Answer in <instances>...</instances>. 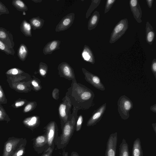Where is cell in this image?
Masks as SVG:
<instances>
[{"label": "cell", "mask_w": 156, "mask_h": 156, "mask_svg": "<svg viewBox=\"0 0 156 156\" xmlns=\"http://www.w3.org/2000/svg\"><path fill=\"white\" fill-rule=\"evenodd\" d=\"M74 120L67 121L62 128L61 135L55 141V144L58 149H63L68 144L75 129Z\"/></svg>", "instance_id": "cell-1"}, {"label": "cell", "mask_w": 156, "mask_h": 156, "mask_svg": "<svg viewBox=\"0 0 156 156\" xmlns=\"http://www.w3.org/2000/svg\"><path fill=\"white\" fill-rule=\"evenodd\" d=\"M129 27L128 19L121 20L116 25L110 37L109 43L113 44L119 39L125 33Z\"/></svg>", "instance_id": "cell-2"}, {"label": "cell", "mask_w": 156, "mask_h": 156, "mask_svg": "<svg viewBox=\"0 0 156 156\" xmlns=\"http://www.w3.org/2000/svg\"><path fill=\"white\" fill-rule=\"evenodd\" d=\"M118 112L122 119H127L129 116V112L133 108L132 101L126 96H122L118 101Z\"/></svg>", "instance_id": "cell-3"}, {"label": "cell", "mask_w": 156, "mask_h": 156, "mask_svg": "<svg viewBox=\"0 0 156 156\" xmlns=\"http://www.w3.org/2000/svg\"><path fill=\"white\" fill-rule=\"evenodd\" d=\"M24 140L14 136L9 137L5 143L2 156H11L13 153L20 146Z\"/></svg>", "instance_id": "cell-4"}, {"label": "cell", "mask_w": 156, "mask_h": 156, "mask_svg": "<svg viewBox=\"0 0 156 156\" xmlns=\"http://www.w3.org/2000/svg\"><path fill=\"white\" fill-rule=\"evenodd\" d=\"M21 75L15 76H7L8 82L10 87L16 91L20 92H27L28 91L26 83L21 82L24 79V76Z\"/></svg>", "instance_id": "cell-5"}, {"label": "cell", "mask_w": 156, "mask_h": 156, "mask_svg": "<svg viewBox=\"0 0 156 156\" xmlns=\"http://www.w3.org/2000/svg\"><path fill=\"white\" fill-rule=\"evenodd\" d=\"M44 129L47 140V149L55 145V141L58 137V129L56 123L53 121L49 122Z\"/></svg>", "instance_id": "cell-6"}, {"label": "cell", "mask_w": 156, "mask_h": 156, "mask_svg": "<svg viewBox=\"0 0 156 156\" xmlns=\"http://www.w3.org/2000/svg\"><path fill=\"white\" fill-rule=\"evenodd\" d=\"M117 142V133L111 134L107 142L105 156H116Z\"/></svg>", "instance_id": "cell-7"}, {"label": "cell", "mask_w": 156, "mask_h": 156, "mask_svg": "<svg viewBox=\"0 0 156 156\" xmlns=\"http://www.w3.org/2000/svg\"><path fill=\"white\" fill-rule=\"evenodd\" d=\"M75 14L71 12L64 16L57 25L55 32H60L69 28L73 24L75 19Z\"/></svg>", "instance_id": "cell-8"}, {"label": "cell", "mask_w": 156, "mask_h": 156, "mask_svg": "<svg viewBox=\"0 0 156 156\" xmlns=\"http://www.w3.org/2000/svg\"><path fill=\"white\" fill-rule=\"evenodd\" d=\"M33 141V147L38 154H42L46 149L47 140L45 134L34 138Z\"/></svg>", "instance_id": "cell-9"}, {"label": "cell", "mask_w": 156, "mask_h": 156, "mask_svg": "<svg viewBox=\"0 0 156 156\" xmlns=\"http://www.w3.org/2000/svg\"><path fill=\"white\" fill-rule=\"evenodd\" d=\"M86 80L97 89L101 90H104L105 87L101 83L100 79L95 75L87 71L84 68H82Z\"/></svg>", "instance_id": "cell-10"}, {"label": "cell", "mask_w": 156, "mask_h": 156, "mask_svg": "<svg viewBox=\"0 0 156 156\" xmlns=\"http://www.w3.org/2000/svg\"><path fill=\"white\" fill-rule=\"evenodd\" d=\"M106 104L105 103L97 109L88 120L87 126H92L96 125L101 119L106 109Z\"/></svg>", "instance_id": "cell-11"}, {"label": "cell", "mask_w": 156, "mask_h": 156, "mask_svg": "<svg viewBox=\"0 0 156 156\" xmlns=\"http://www.w3.org/2000/svg\"><path fill=\"white\" fill-rule=\"evenodd\" d=\"M12 34L6 29L0 27V40L8 47L14 49L15 43L13 41Z\"/></svg>", "instance_id": "cell-12"}, {"label": "cell", "mask_w": 156, "mask_h": 156, "mask_svg": "<svg viewBox=\"0 0 156 156\" xmlns=\"http://www.w3.org/2000/svg\"><path fill=\"white\" fill-rule=\"evenodd\" d=\"M129 3L134 18L138 23H141L142 12L138 0H131L129 1Z\"/></svg>", "instance_id": "cell-13"}, {"label": "cell", "mask_w": 156, "mask_h": 156, "mask_svg": "<svg viewBox=\"0 0 156 156\" xmlns=\"http://www.w3.org/2000/svg\"><path fill=\"white\" fill-rule=\"evenodd\" d=\"M59 73L64 77L69 79L74 78V73L73 69L67 63L63 62L59 64L58 68Z\"/></svg>", "instance_id": "cell-14"}, {"label": "cell", "mask_w": 156, "mask_h": 156, "mask_svg": "<svg viewBox=\"0 0 156 156\" xmlns=\"http://www.w3.org/2000/svg\"><path fill=\"white\" fill-rule=\"evenodd\" d=\"M61 41L54 40L48 42L43 49V53L44 55L51 54L54 51L60 49Z\"/></svg>", "instance_id": "cell-15"}, {"label": "cell", "mask_w": 156, "mask_h": 156, "mask_svg": "<svg viewBox=\"0 0 156 156\" xmlns=\"http://www.w3.org/2000/svg\"><path fill=\"white\" fill-rule=\"evenodd\" d=\"M81 57L85 61L94 64L95 62V58L90 48L87 45H85L81 53Z\"/></svg>", "instance_id": "cell-16"}, {"label": "cell", "mask_w": 156, "mask_h": 156, "mask_svg": "<svg viewBox=\"0 0 156 156\" xmlns=\"http://www.w3.org/2000/svg\"><path fill=\"white\" fill-rule=\"evenodd\" d=\"M23 123L26 127L33 130L39 126V118L36 116L27 117L23 120Z\"/></svg>", "instance_id": "cell-17"}, {"label": "cell", "mask_w": 156, "mask_h": 156, "mask_svg": "<svg viewBox=\"0 0 156 156\" xmlns=\"http://www.w3.org/2000/svg\"><path fill=\"white\" fill-rule=\"evenodd\" d=\"M146 40L150 45H151L155 37V33L152 26L148 22H147L145 27Z\"/></svg>", "instance_id": "cell-18"}, {"label": "cell", "mask_w": 156, "mask_h": 156, "mask_svg": "<svg viewBox=\"0 0 156 156\" xmlns=\"http://www.w3.org/2000/svg\"><path fill=\"white\" fill-rule=\"evenodd\" d=\"M132 156H143V151L139 138L136 139L133 142Z\"/></svg>", "instance_id": "cell-19"}, {"label": "cell", "mask_w": 156, "mask_h": 156, "mask_svg": "<svg viewBox=\"0 0 156 156\" xmlns=\"http://www.w3.org/2000/svg\"><path fill=\"white\" fill-rule=\"evenodd\" d=\"M100 17L99 12L95 11L94 12L89 19L87 25L88 29L89 30H92L97 26Z\"/></svg>", "instance_id": "cell-20"}, {"label": "cell", "mask_w": 156, "mask_h": 156, "mask_svg": "<svg viewBox=\"0 0 156 156\" xmlns=\"http://www.w3.org/2000/svg\"><path fill=\"white\" fill-rule=\"evenodd\" d=\"M31 27L30 23L26 20H24L20 26L21 31L26 37L32 36Z\"/></svg>", "instance_id": "cell-21"}, {"label": "cell", "mask_w": 156, "mask_h": 156, "mask_svg": "<svg viewBox=\"0 0 156 156\" xmlns=\"http://www.w3.org/2000/svg\"><path fill=\"white\" fill-rule=\"evenodd\" d=\"M44 20L39 16L34 17L29 20V23L34 30L41 29L44 25Z\"/></svg>", "instance_id": "cell-22"}, {"label": "cell", "mask_w": 156, "mask_h": 156, "mask_svg": "<svg viewBox=\"0 0 156 156\" xmlns=\"http://www.w3.org/2000/svg\"><path fill=\"white\" fill-rule=\"evenodd\" d=\"M28 54V50L24 44H21L17 50V55L19 58L22 61L25 60Z\"/></svg>", "instance_id": "cell-23"}, {"label": "cell", "mask_w": 156, "mask_h": 156, "mask_svg": "<svg viewBox=\"0 0 156 156\" xmlns=\"http://www.w3.org/2000/svg\"><path fill=\"white\" fill-rule=\"evenodd\" d=\"M119 156H130L129 145L124 138L119 146Z\"/></svg>", "instance_id": "cell-24"}, {"label": "cell", "mask_w": 156, "mask_h": 156, "mask_svg": "<svg viewBox=\"0 0 156 156\" xmlns=\"http://www.w3.org/2000/svg\"><path fill=\"white\" fill-rule=\"evenodd\" d=\"M12 4L13 6L19 11L25 12L28 9L27 5L21 0H13Z\"/></svg>", "instance_id": "cell-25"}, {"label": "cell", "mask_w": 156, "mask_h": 156, "mask_svg": "<svg viewBox=\"0 0 156 156\" xmlns=\"http://www.w3.org/2000/svg\"><path fill=\"white\" fill-rule=\"evenodd\" d=\"M27 144V139L24 138L23 143L13 153L11 156H23L25 153V147Z\"/></svg>", "instance_id": "cell-26"}, {"label": "cell", "mask_w": 156, "mask_h": 156, "mask_svg": "<svg viewBox=\"0 0 156 156\" xmlns=\"http://www.w3.org/2000/svg\"><path fill=\"white\" fill-rule=\"evenodd\" d=\"M66 110V105L63 103L60 104L59 107V112L60 118L64 122V125L68 121Z\"/></svg>", "instance_id": "cell-27"}, {"label": "cell", "mask_w": 156, "mask_h": 156, "mask_svg": "<svg viewBox=\"0 0 156 156\" xmlns=\"http://www.w3.org/2000/svg\"><path fill=\"white\" fill-rule=\"evenodd\" d=\"M101 0H92L91 4L88 9L86 14V18L87 19L90 15L93 10L99 5Z\"/></svg>", "instance_id": "cell-28"}, {"label": "cell", "mask_w": 156, "mask_h": 156, "mask_svg": "<svg viewBox=\"0 0 156 156\" xmlns=\"http://www.w3.org/2000/svg\"><path fill=\"white\" fill-rule=\"evenodd\" d=\"M0 50L8 55H14L15 51L14 49L8 47L3 42L0 40Z\"/></svg>", "instance_id": "cell-29"}, {"label": "cell", "mask_w": 156, "mask_h": 156, "mask_svg": "<svg viewBox=\"0 0 156 156\" xmlns=\"http://www.w3.org/2000/svg\"><path fill=\"white\" fill-rule=\"evenodd\" d=\"M24 73L22 70L16 68L10 69L7 71L5 74L7 76H15L20 75Z\"/></svg>", "instance_id": "cell-30"}, {"label": "cell", "mask_w": 156, "mask_h": 156, "mask_svg": "<svg viewBox=\"0 0 156 156\" xmlns=\"http://www.w3.org/2000/svg\"><path fill=\"white\" fill-rule=\"evenodd\" d=\"M10 120L4 108L0 104V121H6L8 123Z\"/></svg>", "instance_id": "cell-31"}, {"label": "cell", "mask_w": 156, "mask_h": 156, "mask_svg": "<svg viewBox=\"0 0 156 156\" xmlns=\"http://www.w3.org/2000/svg\"><path fill=\"white\" fill-rule=\"evenodd\" d=\"M48 69L47 65L45 63L41 62L39 63L38 71L39 74L44 76L47 74Z\"/></svg>", "instance_id": "cell-32"}, {"label": "cell", "mask_w": 156, "mask_h": 156, "mask_svg": "<svg viewBox=\"0 0 156 156\" xmlns=\"http://www.w3.org/2000/svg\"><path fill=\"white\" fill-rule=\"evenodd\" d=\"M28 101L25 99L19 98L11 105L14 108H17L25 105Z\"/></svg>", "instance_id": "cell-33"}, {"label": "cell", "mask_w": 156, "mask_h": 156, "mask_svg": "<svg viewBox=\"0 0 156 156\" xmlns=\"http://www.w3.org/2000/svg\"><path fill=\"white\" fill-rule=\"evenodd\" d=\"M35 103L34 102H28L25 105L23 112L26 113L32 111L35 107Z\"/></svg>", "instance_id": "cell-34"}, {"label": "cell", "mask_w": 156, "mask_h": 156, "mask_svg": "<svg viewBox=\"0 0 156 156\" xmlns=\"http://www.w3.org/2000/svg\"><path fill=\"white\" fill-rule=\"evenodd\" d=\"M7 103L5 94L4 92L2 86L0 85V104H6Z\"/></svg>", "instance_id": "cell-35"}, {"label": "cell", "mask_w": 156, "mask_h": 156, "mask_svg": "<svg viewBox=\"0 0 156 156\" xmlns=\"http://www.w3.org/2000/svg\"><path fill=\"white\" fill-rule=\"evenodd\" d=\"M115 1L116 0H108L106 1L105 9L104 13L108 12L110 10Z\"/></svg>", "instance_id": "cell-36"}, {"label": "cell", "mask_w": 156, "mask_h": 156, "mask_svg": "<svg viewBox=\"0 0 156 156\" xmlns=\"http://www.w3.org/2000/svg\"><path fill=\"white\" fill-rule=\"evenodd\" d=\"M54 147L55 145H53L45 150L42 153L41 156H52Z\"/></svg>", "instance_id": "cell-37"}, {"label": "cell", "mask_w": 156, "mask_h": 156, "mask_svg": "<svg viewBox=\"0 0 156 156\" xmlns=\"http://www.w3.org/2000/svg\"><path fill=\"white\" fill-rule=\"evenodd\" d=\"M9 13L8 9L2 2L0 1V16L3 14Z\"/></svg>", "instance_id": "cell-38"}, {"label": "cell", "mask_w": 156, "mask_h": 156, "mask_svg": "<svg viewBox=\"0 0 156 156\" xmlns=\"http://www.w3.org/2000/svg\"><path fill=\"white\" fill-rule=\"evenodd\" d=\"M83 121V118L82 115H80L78 118L76 126H75V129L76 131H80L82 127V124Z\"/></svg>", "instance_id": "cell-39"}, {"label": "cell", "mask_w": 156, "mask_h": 156, "mask_svg": "<svg viewBox=\"0 0 156 156\" xmlns=\"http://www.w3.org/2000/svg\"><path fill=\"white\" fill-rule=\"evenodd\" d=\"M31 84L35 90H38L40 89V86L39 83L36 80H33L31 81Z\"/></svg>", "instance_id": "cell-40"}, {"label": "cell", "mask_w": 156, "mask_h": 156, "mask_svg": "<svg viewBox=\"0 0 156 156\" xmlns=\"http://www.w3.org/2000/svg\"><path fill=\"white\" fill-rule=\"evenodd\" d=\"M151 70L156 78V59H154L152 62L151 66Z\"/></svg>", "instance_id": "cell-41"}, {"label": "cell", "mask_w": 156, "mask_h": 156, "mask_svg": "<svg viewBox=\"0 0 156 156\" xmlns=\"http://www.w3.org/2000/svg\"><path fill=\"white\" fill-rule=\"evenodd\" d=\"M59 91L58 89L55 88L52 92V96L53 98L55 99H58V97Z\"/></svg>", "instance_id": "cell-42"}, {"label": "cell", "mask_w": 156, "mask_h": 156, "mask_svg": "<svg viewBox=\"0 0 156 156\" xmlns=\"http://www.w3.org/2000/svg\"><path fill=\"white\" fill-rule=\"evenodd\" d=\"M153 1H154L153 0H146L147 3V5L149 8H151L152 7Z\"/></svg>", "instance_id": "cell-43"}, {"label": "cell", "mask_w": 156, "mask_h": 156, "mask_svg": "<svg viewBox=\"0 0 156 156\" xmlns=\"http://www.w3.org/2000/svg\"><path fill=\"white\" fill-rule=\"evenodd\" d=\"M156 104H155L154 105L151 106L150 107V109L153 112H154L155 113H156Z\"/></svg>", "instance_id": "cell-44"}, {"label": "cell", "mask_w": 156, "mask_h": 156, "mask_svg": "<svg viewBox=\"0 0 156 156\" xmlns=\"http://www.w3.org/2000/svg\"><path fill=\"white\" fill-rule=\"evenodd\" d=\"M70 156H80L76 152L72 151L70 154Z\"/></svg>", "instance_id": "cell-45"}, {"label": "cell", "mask_w": 156, "mask_h": 156, "mask_svg": "<svg viewBox=\"0 0 156 156\" xmlns=\"http://www.w3.org/2000/svg\"><path fill=\"white\" fill-rule=\"evenodd\" d=\"M154 130L155 134H156V123H152V124Z\"/></svg>", "instance_id": "cell-46"}, {"label": "cell", "mask_w": 156, "mask_h": 156, "mask_svg": "<svg viewBox=\"0 0 156 156\" xmlns=\"http://www.w3.org/2000/svg\"><path fill=\"white\" fill-rule=\"evenodd\" d=\"M62 156H68V153L67 152L63 151L62 153Z\"/></svg>", "instance_id": "cell-47"}, {"label": "cell", "mask_w": 156, "mask_h": 156, "mask_svg": "<svg viewBox=\"0 0 156 156\" xmlns=\"http://www.w3.org/2000/svg\"><path fill=\"white\" fill-rule=\"evenodd\" d=\"M33 2L35 3H40L42 1V0H32Z\"/></svg>", "instance_id": "cell-48"}]
</instances>
